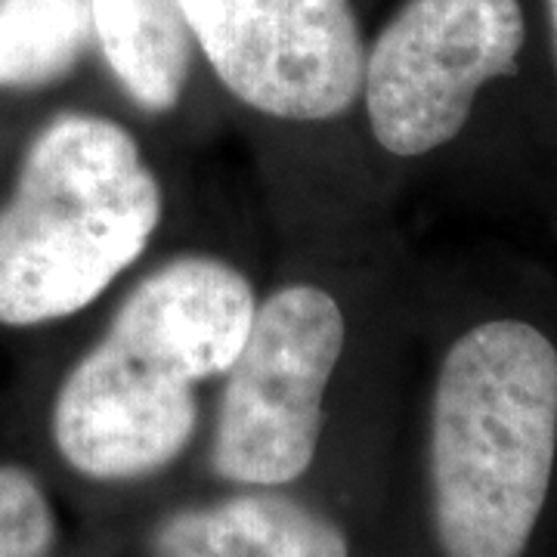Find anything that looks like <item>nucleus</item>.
Masks as SVG:
<instances>
[{
    "label": "nucleus",
    "mask_w": 557,
    "mask_h": 557,
    "mask_svg": "<svg viewBox=\"0 0 557 557\" xmlns=\"http://www.w3.org/2000/svg\"><path fill=\"white\" fill-rule=\"evenodd\" d=\"M557 449V350L539 329H471L440 366L431 496L446 557H520L548 496Z\"/></svg>",
    "instance_id": "f257e3e1"
},
{
    "label": "nucleus",
    "mask_w": 557,
    "mask_h": 557,
    "mask_svg": "<svg viewBox=\"0 0 557 557\" xmlns=\"http://www.w3.org/2000/svg\"><path fill=\"white\" fill-rule=\"evenodd\" d=\"M159 223L161 186L137 139L100 115L53 119L0 208V325L25 329L90 307Z\"/></svg>",
    "instance_id": "f03ea898"
},
{
    "label": "nucleus",
    "mask_w": 557,
    "mask_h": 557,
    "mask_svg": "<svg viewBox=\"0 0 557 557\" xmlns=\"http://www.w3.org/2000/svg\"><path fill=\"white\" fill-rule=\"evenodd\" d=\"M338 300L288 285L255 310L251 332L226 369L211 465L223 480L278 486L317 456L322 397L344 350Z\"/></svg>",
    "instance_id": "7ed1b4c3"
},
{
    "label": "nucleus",
    "mask_w": 557,
    "mask_h": 557,
    "mask_svg": "<svg viewBox=\"0 0 557 557\" xmlns=\"http://www.w3.org/2000/svg\"><path fill=\"white\" fill-rule=\"evenodd\" d=\"M523 38L518 0H409L366 57L375 139L412 159L458 137L480 87L518 72Z\"/></svg>",
    "instance_id": "20e7f679"
},
{
    "label": "nucleus",
    "mask_w": 557,
    "mask_h": 557,
    "mask_svg": "<svg viewBox=\"0 0 557 557\" xmlns=\"http://www.w3.org/2000/svg\"><path fill=\"white\" fill-rule=\"evenodd\" d=\"M220 84L263 115L329 121L362 94L350 0H180Z\"/></svg>",
    "instance_id": "39448f33"
},
{
    "label": "nucleus",
    "mask_w": 557,
    "mask_h": 557,
    "mask_svg": "<svg viewBox=\"0 0 557 557\" xmlns=\"http://www.w3.org/2000/svg\"><path fill=\"white\" fill-rule=\"evenodd\" d=\"M196 424V384L112 335L69 372L53 403L62 458L90 480L156 474L183 456Z\"/></svg>",
    "instance_id": "423d86ee"
},
{
    "label": "nucleus",
    "mask_w": 557,
    "mask_h": 557,
    "mask_svg": "<svg viewBox=\"0 0 557 557\" xmlns=\"http://www.w3.org/2000/svg\"><path fill=\"white\" fill-rule=\"evenodd\" d=\"M255 292L236 267L218 258H177L139 278L109 335L199 384L226 375L255 322Z\"/></svg>",
    "instance_id": "0eeeda50"
},
{
    "label": "nucleus",
    "mask_w": 557,
    "mask_h": 557,
    "mask_svg": "<svg viewBox=\"0 0 557 557\" xmlns=\"http://www.w3.org/2000/svg\"><path fill=\"white\" fill-rule=\"evenodd\" d=\"M152 557H350V548L298 498L248 493L168 515L152 533Z\"/></svg>",
    "instance_id": "6e6552de"
},
{
    "label": "nucleus",
    "mask_w": 557,
    "mask_h": 557,
    "mask_svg": "<svg viewBox=\"0 0 557 557\" xmlns=\"http://www.w3.org/2000/svg\"><path fill=\"white\" fill-rule=\"evenodd\" d=\"M90 20L124 94L143 112H171L196 50L180 0H90Z\"/></svg>",
    "instance_id": "1a4fd4ad"
},
{
    "label": "nucleus",
    "mask_w": 557,
    "mask_h": 557,
    "mask_svg": "<svg viewBox=\"0 0 557 557\" xmlns=\"http://www.w3.org/2000/svg\"><path fill=\"white\" fill-rule=\"evenodd\" d=\"M90 35V0H0V87L65 78Z\"/></svg>",
    "instance_id": "9d476101"
},
{
    "label": "nucleus",
    "mask_w": 557,
    "mask_h": 557,
    "mask_svg": "<svg viewBox=\"0 0 557 557\" xmlns=\"http://www.w3.org/2000/svg\"><path fill=\"white\" fill-rule=\"evenodd\" d=\"M57 518L38 478L0 465V557H53Z\"/></svg>",
    "instance_id": "9b49d317"
},
{
    "label": "nucleus",
    "mask_w": 557,
    "mask_h": 557,
    "mask_svg": "<svg viewBox=\"0 0 557 557\" xmlns=\"http://www.w3.org/2000/svg\"><path fill=\"white\" fill-rule=\"evenodd\" d=\"M548 16H552V38H555V53H557V0H548Z\"/></svg>",
    "instance_id": "f8f14e48"
}]
</instances>
